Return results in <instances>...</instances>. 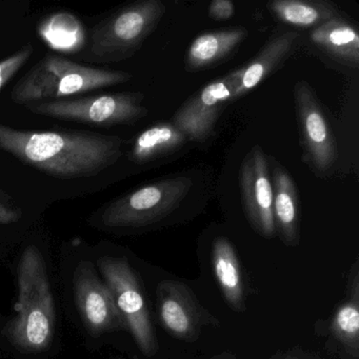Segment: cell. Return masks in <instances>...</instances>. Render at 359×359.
I'll return each mask as SVG.
<instances>
[{
  "label": "cell",
  "instance_id": "cell-1",
  "mask_svg": "<svg viewBox=\"0 0 359 359\" xmlns=\"http://www.w3.org/2000/svg\"><path fill=\"white\" fill-rule=\"evenodd\" d=\"M119 136L89 131H24L0 123V151L60 180L95 177L123 155Z\"/></svg>",
  "mask_w": 359,
  "mask_h": 359
},
{
  "label": "cell",
  "instance_id": "cell-2",
  "mask_svg": "<svg viewBox=\"0 0 359 359\" xmlns=\"http://www.w3.org/2000/svg\"><path fill=\"white\" fill-rule=\"evenodd\" d=\"M18 274L16 315L4 334L24 352H41L53 340L56 316L47 266L39 248L29 245L25 249Z\"/></svg>",
  "mask_w": 359,
  "mask_h": 359
},
{
  "label": "cell",
  "instance_id": "cell-3",
  "mask_svg": "<svg viewBox=\"0 0 359 359\" xmlns=\"http://www.w3.org/2000/svg\"><path fill=\"white\" fill-rule=\"evenodd\" d=\"M131 79L130 73L123 71L83 66L48 54L18 81L12 90L11 100L27 106L113 87Z\"/></svg>",
  "mask_w": 359,
  "mask_h": 359
},
{
  "label": "cell",
  "instance_id": "cell-4",
  "mask_svg": "<svg viewBox=\"0 0 359 359\" xmlns=\"http://www.w3.org/2000/svg\"><path fill=\"white\" fill-rule=\"evenodd\" d=\"M165 11L161 0H142L115 12L92 32V57L100 62L129 60L156 30Z\"/></svg>",
  "mask_w": 359,
  "mask_h": 359
},
{
  "label": "cell",
  "instance_id": "cell-5",
  "mask_svg": "<svg viewBox=\"0 0 359 359\" xmlns=\"http://www.w3.org/2000/svg\"><path fill=\"white\" fill-rule=\"evenodd\" d=\"M192 186V180L187 176L147 184L111 203L102 212V226L118 230L155 226L180 208Z\"/></svg>",
  "mask_w": 359,
  "mask_h": 359
},
{
  "label": "cell",
  "instance_id": "cell-6",
  "mask_svg": "<svg viewBox=\"0 0 359 359\" xmlns=\"http://www.w3.org/2000/svg\"><path fill=\"white\" fill-rule=\"evenodd\" d=\"M137 92L104 94L81 98H60L27 104L34 114L60 121H77L100 127L135 123L149 114Z\"/></svg>",
  "mask_w": 359,
  "mask_h": 359
},
{
  "label": "cell",
  "instance_id": "cell-7",
  "mask_svg": "<svg viewBox=\"0 0 359 359\" xmlns=\"http://www.w3.org/2000/svg\"><path fill=\"white\" fill-rule=\"evenodd\" d=\"M97 266L140 352L149 358L154 357L159 351L158 340L135 271L126 258L113 256L100 257Z\"/></svg>",
  "mask_w": 359,
  "mask_h": 359
},
{
  "label": "cell",
  "instance_id": "cell-8",
  "mask_svg": "<svg viewBox=\"0 0 359 359\" xmlns=\"http://www.w3.org/2000/svg\"><path fill=\"white\" fill-rule=\"evenodd\" d=\"M159 323L172 337L195 342L205 327H220L219 319L205 308L186 283L165 279L157 285Z\"/></svg>",
  "mask_w": 359,
  "mask_h": 359
},
{
  "label": "cell",
  "instance_id": "cell-9",
  "mask_svg": "<svg viewBox=\"0 0 359 359\" xmlns=\"http://www.w3.org/2000/svg\"><path fill=\"white\" fill-rule=\"evenodd\" d=\"M294 96L304 158L316 175H325L334 169L339 157L335 134L308 83L298 81Z\"/></svg>",
  "mask_w": 359,
  "mask_h": 359
},
{
  "label": "cell",
  "instance_id": "cell-10",
  "mask_svg": "<svg viewBox=\"0 0 359 359\" xmlns=\"http://www.w3.org/2000/svg\"><path fill=\"white\" fill-rule=\"evenodd\" d=\"M241 70L237 69L189 98L172 118V123L182 130L189 140L203 142L213 133L216 123L228 102H234L241 83Z\"/></svg>",
  "mask_w": 359,
  "mask_h": 359
},
{
  "label": "cell",
  "instance_id": "cell-11",
  "mask_svg": "<svg viewBox=\"0 0 359 359\" xmlns=\"http://www.w3.org/2000/svg\"><path fill=\"white\" fill-rule=\"evenodd\" d=\"M73 285L77 309L91 335L127 330L110 289L100 280L91 262L83 260L77 264Z\"/></svg>",
  "mask_w": 359,
  "mask_h": 359
},
{
  "label": "cell",
  "instance_id": "cell-12",
  "mask_svg": "<svg viewBox=\"0 0 359 359\" xmlns=\"http://www.w3.org/2000/svg\"><path fill=\"white\" fill-rule=\"evenodd\" d=\"M239 188L245 215L252 228L264 238H273L276 232L273 219L270 165L268 156L258 144L243 158L239 170Z\"/></svg>",
  "mask_w": 359,
  "mask_h": 359
},
{
  "label": "cell",
  "instance_id": "cell-13",
  "mask_svg": "<svg viewBox=\"0 0 359 359\" xmlns=\"http://www.w3.org/2000/svg\"><path fill=\"white\" fill-rule=\"evenodd\" d=\"M272 169V212L275 232L287 247L299 245L300 203L295 182L285 168L275 159L269 161Z\"/></svg>",
  "mask_w": 359,
  "mask_h": 359
},
{
  "label": "cell",
  "instance_id": "cell-14",
  "mask_svg": "<svg viewBox=\"0 0 359 359\" xmlns=\"http://www.w3.org/2000/svg\"><path fill=\"white\" fill-rule=\"evenodd\" d=\"M327 334L346 358H359L358 260L348 274L346 298L336 306L327 321Z\"/></svg>",
  "mask_w": 359,
  "mask_h": 359
},
{
  "label": "cell",
  "instance_id": "cell-15",
  "mask_svg": "<svg viewBox=\"0 0 359 359\" xmlns=\"http://www.w3.org/2000/svg\"><path fill=\"white\" fill-rule=\"evenodd\" d=\"M212 266L220 291L234 312L247 310L243 268L233 243L226 237L214 239L212 245Z\"/></svg>",
  "mask_w": 359,
  "mask_h": 359
},
{
  "label": "cell",
  "instance_id": "cell-16",
  "mask_svg": "<svg viewBox=\"0 0 359 359\" xmlns=\"http://www.w3.org/2000/svg\"><path fill=\"white\" fill-rule=\"evenodd\" d=\"M297 39V33L285 32L269 41L255 58L241 68V83L235 93L234 100L259 86L275 72L293 52Z\"/></svg>",
  "mask_w": 359,
  "mask_h": 359
},
{
  "label": "cell",
  "instance_id": "cell-17",
  "mask_svg": "<svg viewBox=\"0 0 359 359\" xmlns=\"http://www.w3.org/2000/svg\"><path fill=\"white\" fill-rule=\"evenodd\" d=\"M311 41L319 50L344 66L359 65V34L356 27L337 18L313 29Z\"/></svg>",
  "mask_w": 359,
  "mask_h": 359
},
{
  "label": "cell",
  "instance_id": "cell-18",
  "mask_svg": "<svg viewBox=\"0 0 359 359\" xmlns=\"http://www.w3.org/2000/svg\"><path fill=\"white\" fill-rule=\"evenodd\" d=\"M247 34L245 29L237 28L199 35L189 47L186 70L196 72L219 64L243 43Z\"/></svg>",
  "mask_w": 359,
  "mask_h": 359
},
{
  "label": "cell",
  "instance_id": "cell-19",
  "mask_svg": "<svg viewBox=\"0 0 359 359\" xmlns=\"http://www.w3.org/2000/svg\"><path fill=\"white\" fill-rule=\"evenodd\" d=\"M189 138L174 123H163L149 128L136 138L131 151L133 163H150L182 148Z\"/></svg>",
  "mask_w": 359,
  "mask_h": 359
},
{
  "label": "cell",
  "instance_id": "cell-20",
  "mask_svg": "<svg viewBox=\"0 0 359 359\" xmlns=\"http://www.w3.org/2000/svg\"><path fill=\"white\" fill-rule=\"evenodd\" d=\"M269 9L281 22L304 29L317 28L339 14L333 4L313 0H274Z\"/></svg>",
  "mask_w": 359,
  "mask_h": 359
},
{
  "label": "cell",
  "instance_id": "cell-21",
  "mask_svg": "<svg viewBox=\"0 0 359 359\" xmlns=\"http://www.w3.org/2000/svg\"><path fill=\"white\" fill-rule=\"evenodd\" d=\"M33 53H34V48L31 43H28L15 53L8 56L5 60H0V91L29 62Z\"/></svg>",
  "mask_w": 359,
  "mask_h": 359
},
{
  "label": "cell",
  "instance_id": "cell-22",
  "mask_svg": "<svg viewBox=\"0 0 359 359\" xmlns=\"http://www.w3.org/2000/svg\"><path fill=\"white\" fill-rule=\"evenodd\" d=\"M235 14V5L231 0H214L209 7V15L217 22L230 20Z\"/></svg>",
  "mask_w": 359,
  "mask_h": 359
},
{
  "label": "cell",
  "instance_id": "cell-23",
  "mask_svg": "<svg viewBox=\"0 0 359 359\" xmlns=\"http://www.w3.org/2000/svg\"><path fill=\"white\" fill-rule=\"evenodd\" d=\"M268 359H321L317 355L313 353L306 352L300 348H287L285 351H278V352L269 357Z\"/></svg>",
  "mask_w": 359,
  "mask_h": 359
},
{
  "label": "cell",
  "instance_id": "cell-24",
  "mask_svg": "<svg viewBox=\"0 0 359 359\" xmlns=\"http://www.w3.org/2000/svg\"><path fill=\"white\" fill-rule=\"evenodd\" d=\"M22 211L0 201V224H11L22 219Z\"/></svg>",
  "mask_w": 359,
  "mask_h": 359
},
{
  "label": "cell",
  "instance_id": "cell-25",
  "mask_svg": "<svg viewBox=\"0 0 359 359\" xmlns=\"http://www.w3.org/2000/svg\"><path fill=\"white\" fill-rule=\"evenodd\" d=\"M208 359H239L236 355L233 353L229 352V351H224V352L219 353V354L214 355V356L210 357Z\"/></svg>",
  "mask_w": 359,
  "mask_h": 359
}]
</instances>
